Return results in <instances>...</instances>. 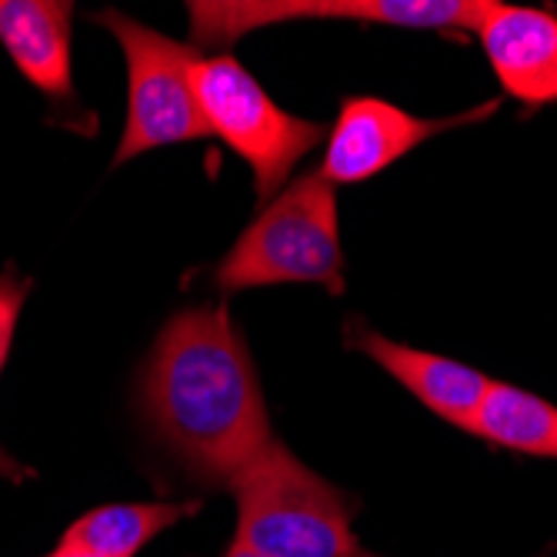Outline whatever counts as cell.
<instances>
[{
    "mask_svg": "<svg viewBox=\"0 0 557 557\" xmlns=\"http://www.w3.org/2000/svg\"><path fill=\"white\" fill-rule=\"evenodd\" d=\"M71 24L74 4L67 0H0V44L17 71L50 100L74 94Z\"/></svg>",
    "mask_w": 557,
    "mask_h": 557,
    "instance_id": "10",
    "label": "cell"
},
{
    "mask_svg": "<svg viewBox=\"0 0 557 557\" xmlns=\"http://www.w3.org/2000/svg\"><path fill=\"white\" fill-rule=\"evenodd\" d=\"M347 344L354 350H361L374 364H381L400 387H408L428 411H434L437 418H444L447 424L461 428V431L471 428L478 404L491 384L487 374L454 361V358H444V354L397 344L358 321L350 324Z\"/></svg>",
    "mask_w": 557,
    "mask_h": 557,
    "instance_id": "9",
    "label": "cell"
},
{
    "mask_svg": "<svg viewBox=\"0 0 557 557\" xmlns=\"http://www.w3.org/2000/svg\"><path fill=\"white\" fill-rule=\"evenodd\" d=\"M224 557H264V554H258V550H250L247 544L234 541V544L227 547V554H224Z\"/></svg>",
    "mask_w": 557,
    "mask_h": 557,
    "instance_id": "15",
    "label": "cell"
},
{
    "mask_svg": "<svg viewBox=\"0 0 557 557\" xmlns=\"http://www.w3.org/2000/svg\"><path fill=\"white\" fill-rule=\"evenodd\" d=\"M140 414L194 481L214 487L271 441L261 381L227 308H187L164 324L144 364Z\"/></svg>",
    "mask_w": 557,
    "mask_h": 557,
    "instance_id": "1",
    "label": "cell"
},
{
    "mask_svg": "<svg viewBox=\"0 0 557 557\" xmlns=\"http://www.w3.org/2000/svg\"><path fill=\"white\" fill-rule=\"evenodd\" d=\"M468 434L531 458L557 461V408L515 384H487Z\"/></svg>",
    "mask_w": 557,
    "mask_h": 557,
    "instance_id": "12",
    "label": "cell"
},
{
    "mask_svg": "<svg viewBox=\"0 0 557 557\" xmlns=\"http://www.w3.org/2000/svg\"><path fill=\"white\" fill-rule=\"evenodd\" d=\"M94 24L108 27L127 61V121L114 154V168L147 150L211 137L194 90V64L200 50L174 40L121 11H100Z\"/></svg>",
    "mask_w": 557,
    "mask_h": 557,
    "instance_id": "5",
    "label": "cell"
},
{
    "mask_svg": "<svg viewBox=\"0 0 557 557\" xmlns=\"http://www.w3.org/2000/svg\"><path fill=\"white\" fill-rule=\"evenodd\" d=\"M30 294V281L21 277L14 268H8L0 274V374H4V364H8V354H11V344H14V331H17V321H21V308Z\"/></svg>",
    "mask_w": 557,
    "mask_h": 557,
    "instance_id": "13",
    "label": "cell"
},
{
    "mask_svg": "<svg viewBox=\"0 0 557 557\" xmlns=\"http://www.w3.org/2000/svg\"><path fill=\"white\" fill-rule=\"evenodd\" d=\"M200 500H147V504H104L81 515L61 537L64 547L94 554V557H134L161 531L190 518Z\"/></svg>",
    "mask_w": 557,
    "mask_h": 557,
    "instance_id": "11",
    "label": "cell"
},
{
    "mask_svg": "<svg viewBox=\"0 0 557 557\" xmlns=\"http://www.w3.org/2000/svg\"><path fill=\"white\" fill-rule=\"evenodd\" d=\"M0 478H8V481H27L30 478V468H24L21 461H14L11 454L0 447Z\"/></svg>",
    "mask_w": 557,
    "mask_h": 557,
    "instance_id": "14",
    "label": "cell"
},
{
    "mask_svg": "<svg viewBox=\"0 0 557 557\" xmlns=\"http://www.w3.org/2000/svg\"><path fill=\"white\" fill-rule=\"evenodd\" d=\"M194 90L205 124L255 174L261 205L277 197L290 171L327 140V127L287 114L237 58L211 54L194 64Z\"/></svg>",
    "mask_w": 557,
    "mask_h": 557,
    "instance_id": "4",
    "label": "cell"
},
{
    "mask_svg": "<svg viewBox=\"0 0 557 557\" xmlns=\"http://www.w3.org/2000/svg\"><path fill=\"white\" fill-rule=\"evenodd\" d=\"M494 111H497V100H487V104L471 108L465 114L418 117L377 97H347L337 111L334 127L327 131L324 161L318 171L334 187L371 181L391 164H397L400 158H408L424 140L454 127L478 124L491 117Z\"/></svg>",
    "mask_w": 557,
    "mask_h": 557,
    "instance_id": "7",
    "label": "cell"
},
{
    "mask_svg": "<svg viewBox=\"0 0 557 557\" xmlns=\"http://www.w3.org/2000/svg\"><path fill=\"white\" fill-rule=\"evenodd\" d=\"M237 534L264 557H358L350 497L271 437L227 484Z\"/></svg>",
    "mask_w": 557,
    "mask_h": 557,
    "instance_id": "2",
    "label": "cell"
},
{
    "mask_svg": "<svg viewBox=\"0 0 557 557\" xmlns=\"http://www.w3.org/2000/svg\"><path fill=\"white\" fill-rule=\"evenodd\" d=\"M214 284L224 294L274 284H321L344 294L334 184L314 171L268 200L214 268Z\"/></svg>",
    "mask_w": 557,
    "mask_h": 557,
    "instance_id": "3",
    "label": "cell"
},
{
    "mask_svg": "<svg viewBox=\"0 0 557 557\" xmlns=\"http://www.w3.org/2000/svg\"><path fill=\"white\" fill-rule=\"evenodd\" d=\"M491 0H190V44L231 47L290 21H361L418 30H478Z\"/></svg>",
    "mask_w": 557,
    "mask_h": 557,
    "instance_id": "6",
    "label": "cell"
},
{
    "mask_svg": "<svg viewBox=\"0 0 557 557\" xmlns=\"http://www.w3.org/2000/svg\"><path fill=\"white\" fill-rule=\"evenodd\" d=\"M478 40L504 87L524 108L557 100V17L541 8L487 4Z\"/></svg>",
    "mask_w": 557,
    "mask_h": 557,
    "instance_id": "8",
    "label": "cell"
},
{
    "mask_svg": "<svg viewBox=\"0 0 557 557\" xmlns=\"http://www.w3.org/2000/svg\"><path fill=\"white\" fill-rule=\"evenodd\" d=\"M47 557H94V554H84V550H74V547H64V544H58V547L50 550Z\"/></svg>",
    "mask_w": 557,
    "mask_h": 557,
    "instance_id": "16",
    "label": "cell"
},
{
    "mask_svg": "<svg viewBox=\"0 0 557 557\" xmlns=\"http://www.w3.org/2000/svg\"><path fill=\"white\" fill-rule=\"evenodd\" d=\"M358 557H377V554H368V550H361V554H358Z\"/></svg>",
    "mask_w": 557,
    "mask_h": 557,
    "instance_id": "17",
    "label": "cell"
}]
</instances>
